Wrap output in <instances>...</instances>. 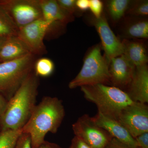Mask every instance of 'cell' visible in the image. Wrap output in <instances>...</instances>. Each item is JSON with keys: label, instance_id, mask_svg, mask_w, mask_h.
<instances>
[{"label": "cell", "instance_id": "obj_17", "mask_svg": "<svg viewBox=\"0 0 148 148\" xmlns=\"http://www.w3.org/2000/svg\"><path fill=\"white\" fill-rule=\"evenodd\" d=\"M31 53L17 36L8 37L0 48V62L12 61Z\"/></svg>", "mask_w": 148, "mask_h": 148}, {"label": "cell", "instance_id": "obj_13", "mask_svg": "<svg viewBox=\"0 0 148 148\" xmlns=\"http://www.w3.org/2000/svg\"><path fill=\"white\" fill-rule=\"evenodd\" d=\"M92 119L96 124L106 130L113 138L130 148H137V143L135 138L117 120L106 116L98 111Z\"/></svg>", "mask_w": 148, "mask_h": 148}, {"label": "cell", "instance_id": "obj_7", "mask_svg": "<svg viewBox=\"0 0 148 148\" xmlns=\"http://www.w3.org/2000/svg\"><path fill=\"white\" fill-rule=\"evenodd\" d=\"M75 136L92 148H105L113 138L88 114L79 117L72 125Z\"/></svg>", "mask_w": 148, "mask_h": 148}, {"label": "cell", "instance_id": "obj_23", "mask_svg": "<svg viewBox=\"0 0 148 148\" xmlns=\"http://www.w3.org/2000/svg\"><path fill=\"white\" fill-rule=\"evenodd\" d=\"M14 148H33L30 134L22 132L17 139Z\"/></svg>", "mask_w": 148, "mask_h": 148}, {"label": "cell", "instance_id": "obj_24", "mask_svg": "<svg viewBox=\"0 0 148 148\" xmlns=\"http://www.w3.org/2000/svg\"><path fill=\"white\" fill-rule=\"evenodd\" d=\"M103 2L100 0H89V9L95 18L101 17L103 13Z\"/></svg>", "mask_w": 148, "mask_h": 148}, {"label": "cell", "instance_id": "obj_18", "mask_svg": "<svg viewBox=\"0 0 148 148\" xmlns=\"http://www.w3.org/2000/svg\"><path fill=\"white\" fill-rule=\"evenodd\" d=\"M131 1L129 0L106 1V6L107 12L113 23L119 22L124 17Z\"/></svg>", "mask_w": 148, "mask_h": 148}, {"label": "cell", "instance_id": "obj_28", "mask_svg": "<svg viewBox=\"0 0 148 148\" xmlns=\"http://www.w3.org/2000/svg\"><path fill=\"white\" fill-rule=\"evenodd\" d=\"M76 6L79 11H86L89 9V0H77Z\"/></svg>", "mask_w": 148, "mask_h": 148}, {"label": "cell", "instance_id": "obj_33", "mask_svg": "<svg viewBox=\"0 0 148 148\" xmlns=\"http://www.w3.org/2000/svg\"><path fill=\"white\" fill-rule=\"evenodd\" d=\"M0 63H1V62H0Z\"/></svg>", "mask_w": 148, "mask_h": 148}, {"label": "cell", "instance_id": "obj_26", "mask_svg": "<svg viewBox=\"0 0 148 148\" xmlns=\"http://www.w3.org/2000/svg\"><path fill=\"white\" fill-rule=\"evenodd\" d=\"M137 148H148V132L143 133L135 138Z\"/></svg>", "mask_w": 148, "mask_h": 148}, {"label": "cell", "instance_id": "obj_3", "mask_svg": "<svg viewBox=\"0 0 148 148\" xmlns=\"http://www.w3.org/2000/svg\"><path fill=\"white\" fill-rule=\"evenodd\" d=\"M81 90L87 101L96 105L98 112L116 120L123 109L134 102L124 90L107 85L82 86Z\"/></svg>", "mask_w": 148, "mask_h": 148}, {"label": "cell", "instance_id": "obj_9", "mask_svg": "<svg viewBox=\"0 0 148 148\" xmlns=\"http://www.w3.org/2000/svg\"><path fill=\"white\" fill-rule=\"evenodd\" d=\"M42 18L49 25L47 36L54 38L65 32L74 16L61 8L56 0H40Z\"/></svg>", "mask_w": 148, "mask_h": 148}, {"label": "cell", "instance_id": "obj_15", "mask_svg": "<svg viewBox=\"0 0 148 148\" xmlns=\"http://www.w3.org/2000/svg\"><path fill=\"white\" fill-rule=\"evenodd\" d=\"M125 20L121 29L123 39L144 40L148 38V21L146 17L131 16Z\"/></svg>", "mask_w": 148, "mask_h": 148}, {"label": "cell", "instance_id": "obj_31", "mask_svg": "<svg viewBox=\"0 0 148 148\" xmlns=\"http://www.w3.org/2000/svg\"><path fill=\"white\" fill-rule=\"evenodd\" d=\"M37 148H62L56 143H50L45 140L40 146Z\"/></svg>", "mask_w": 148, "mask_h": 148}, {"label": "cell", "instance_id": "obj_22", "mask_svg": "<svg viewBox=\"0 0 148 148\" xmlns=\"http://www.w3.org/2000/svg\"><path fill=\"white\" fill-rule=\"evenodd\" d=\"M126 14L131 16L146 17L148 14V1H131Z\"/></svg>", "mask_w": 148, "mask_h": 148}, {"label": "cell", "instance_id": "obj_14", "mask_svg": "<svg viewBox=\"0 0 148 148\" xmlns=\"http://www.w3.org/2000/svg\"><path fill=\"white\" fill-rule=\"evenodd\" d=\"M125 92L133 102L147 104V64L135 67L132 80Z\"/></svg>", "mask_w": 148, "mask_h": 148}, {"label": "cell", "instance_id": "obj_20", "mask_svg": "<svg viewBox=\"0 0 148 148\" xmlns=\"http://www.w3.org/2000/svg\"><path fill=\"white\" fill-rule=\"evenodd\" d=\"M54 70V63L49 58H42L35 62L34 72L38 77L49 76L53 73Z\"/></svg>", "mask_w": 148, "mask_h": 148}, {"label": "cell", "instance_id": "obj_2", "mask_svg": "<svg viewBox=\"0 0 148 148\" xmlns=\"http://www.w3.org/2000/svg\"><path fill=\"white\" fill-rule=\"evenodd\" d=\"M65 116L62 101L56 97H43L36 106L29 121L22 129V132L31 135L32 148L40 146L48 132L56 133Z\"/></svg>", "mask_w": 148, "mask_h": 148}, {"label": "cell", "instance_id": "obj_8", "mask_svg": "<svg viewBox=\"0 0 148 148\" xmlns=\"http://www.w3.org/2000/svg\"><path fill=\"white\" fill-rule=\"evenodd\" d=\"M118 121L135 138L148 132V106L147 104L133 102L123 109Z\"/></svg>", "mask_w": 148, "mask_h": 148}, {"label": "cell", "instance_id": "obj_25", "mask_svg": "<svg viewBox=\"0 0 148 148\" xmlns=\"http://www.w3.org/2000/svg\"><path fill=\"white\" fill-rule=\"evenodd\" d=\"M76 0H57L59 5L68 12L73 14L74 16L78 10L76 6Z\"/></svg>", "mask_w": 148, "mask_h": 148}, {"label": "cell", "instance_id": "obj_27", "mask_svg": "<svg viewBox=\"0 0 148 148\" xmlns=\"http://www.w3.org/2000/svg\"><path fill=\"white\" fill-rule=\"evenodd\" d=\"M69 148H92L79 138L74 136Z\"/></svg>", "mask_w": 148, "mask_h": 148}, {"label": "cell", "instance_id": "obj_12", "mask_svg": "<svg viewBox=\"0 0 148 148\" xmlns=\"http://www.w3.org/2000/svg\"><path fill=\"white\" fill-rule=\"evenodd\" d=\"M135 67L123 54L111 59L109 73L112 86L126 90L132 80Z\"/></svg>", "mask_w": 148, "mask_h": 148}, {"label": "cell", "instance_id": "obj_32", "mask_svg": "<svg viewBox=\"0 0 148 148\" xmlns=\"http://www.w3.org/2000/svg\"><path fill=\"white\" fill-rule=\"evenodd\" d=\"M7 38L5 37H0V48L2 46L3 44L4 43L7 39Z\"/></svg>", "mask_w": 148, "mask_h": 148}, {"label": "cell", "instance_id": "obj_5", "mask_svg": "<svg viewBox=\"0 0 148 148\" xmlns=\"http://www.w3.org/2000/svg\"><path fill=\"white\" fill-rule=\"evenodd\" d=\"M35 56L29 53L21 58L0 63V94L10 99L34 71Z\"/></svg>", "mask_w": 148, "mask_h": 148}, {"label": "cell", "instance_id": "obj_6", "mask_svg": "<svg viewBox=\"0 0 148 148\" xmlns=\"http://www.w3.org/2000/svg\"><path fill=\"white\" fill-rule=\"evenodd\" d=\"M0 6L19 29L42 18L40 0H0Z\"/></svg>", "mask_w": 148, "mask_h": 148}, {"label": "cell", "instance_id": "obj_16", "mask_svg": "<svg viewBox=\"0 0 148 148\" xmlns=\"http://www.w3.org/2000/svg\"><path fill=\"white\" fill-rule=\"evenodd\" d=\"M123 54L135 67L147 64L148 58L145 45L142 40L123 39Z\"/></svg>", "mask_w": 148, "mask_h": 148}, {"label": "cell", "instance_id": "obj_30", "mask_svg": "<svg viewBox=\"0 0 148 148\" xmlns=\"http://www.w3.org/2000/svg\"><path fill=\"white\" fill-rule=\"evenodd\" d=\"M8 101L1 94H0V116L3 113L7 106Z\"/></svg>", "mask_w": 148, "mask_h": 148}, {"label": "cell", "instance_id": "obj_10", "mask_svg": "<svg viewBox=\"0 0 148 148\" xmlns=\"http://www.w3.org/2000/svg\"><path fill=\"white\" fill-rule=\"evenodd\" d=\"M49 25L41 18L27 24L18 30L17 36L27 46L34 55H41L46 53L44 40L46 37Z\"/></svg>", "mask_w": 148, "mask_h": 148}, {"label": "cell", "instance_id": "obj_1", "mask_svg": "<svg viewBox=\"0 0 148 148\" xmlns=\"http://www.w3.org/2000/svg\"><path fill=\"white\" fill-rule=\"evenodd\" d=\"M39 84L34 71L8 101L0 116V131L22 129L27 124L36 106Z\"/></svg>", "mask_w": 148, "mask_h": 148}, {"label": "cell", "instance_id": "obj_29", "mask_svg": "<svg viewBox=\"0 0 148 148\" xmlns=\"http://www.w3.org/2000/svg\"><path fill=\"white\" fill-rule=\"evenodd\" d=\"M105 148H131L120 142L116 139L113 138Z\"/></svg>", "mask_w": 148, "mask_h": 148}, {"label": "cell", "instance_id": "obj_4", "mask_svg": "<svg viewBox=\"0 0 148 148\" xmlns=\"http://www.w3.org/2000/svg\"><path fill=\"white\" fill-rule=\"evenodd\" d=\"M101 46L92 48L86 56L79 73L69 83L70 89L98 84H110V63L101 53Z\"/></svg>", "mask_w": 148, "mask_h": 148}, {"label": "cell", "instance_id": "obj_21", "mask_svg": "<svg viewBox=\"0 0 148 148\" xmlns=\"http://www.w3.org/2000/svg\"><path fill=\"white\" fill-rule=\"evenodd\" d=\"M22 129L0 131V148H14Z\"/></svg>", "mask_w": 148, "mask_h": 148}, {"label": "cell", "instance_id": "obj_11", "mask_svg": "<svg viewBox=\"0 0 148 148\" xmlns=\"http://www.w3.org/2000/svg\"><path fill=\"white\" fill-rule=\"evenodd\" d=\"M91 21L100 37L101 47L109 63L113 58L123 54L122 42L111 29L105 13L103 12L99 18L92 17Z\"/></svg>", "mask_w": 148, "mask_h": 148}, {"label": "cell", "instance_id": "obj_19", "mask_svg": "<svg viewBox=\"0 0 148 148\" xmlns=\"http://www.w3.org/2000/svg\"><path fill=\"white\" fill-rule=\"evenodd\" d=\"M18 30L6 12L0 6V37L17 36Z\"/></svg>", "mask_w": 148, "mask_h": 148}]
</instances>
